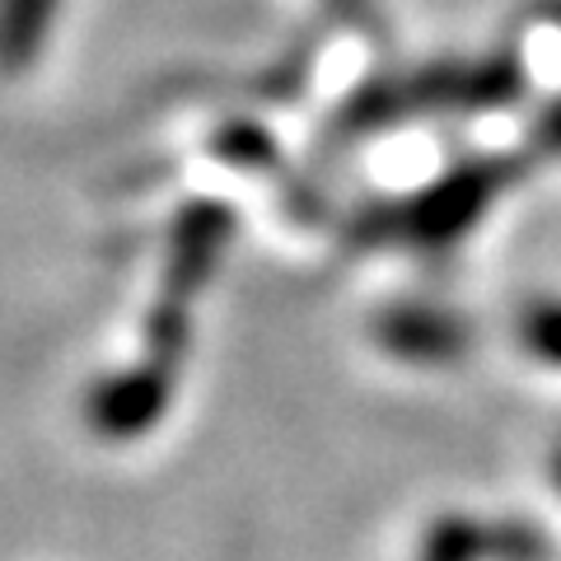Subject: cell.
Masks as SVG:
<instances>
[{
  "instance_id": "1",
  "label": "cell",
  "mask_w": 561,
  "mask_h": 561,
  "mask_svg": "<svg viewBox=\"0 0 561 561\" xmlns=\"http://www.w3.org/2000/svg\"><path fill=\"white\" fill-rule=\"evenodd\" d=\"M57 0H0V66H24L43 47Z\"/></svg>"
}]
</instances>
